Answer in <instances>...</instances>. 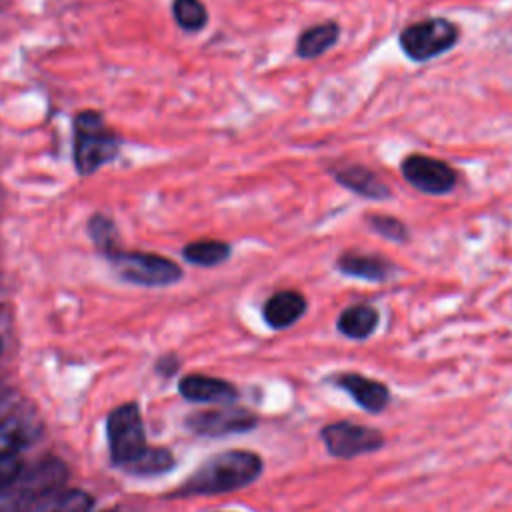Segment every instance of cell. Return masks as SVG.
<instances>
[{
    "mask_svg": "<svg viewBox=\"0 0 512 512\" xmlns=\"http://www.w3.org/2000/svg\"><path fill=\"white\" fill-rule=\"evenodd\" d=\"M262 472V460L254 452L230 450L208 458L180 488L184 496L220 494L254 482Z\"/></svg>",
    "mask_w": 512,
    "mask_h": 512,
    "instance_id": "cell-1",
    "label": "cell"
},
{
    "mask_svg": "<svg viewBox=\"0 0 512 512\" xmlns=\"http://www.w3.org/2000/svg\"><path fill=\"white\" fill-rule=\"evenodd\" d=\"M460 30L446 18H428L414 22L400 32L402 52L416 62L436 58L456 46Z\"/></svg>",
    "mask_w": 512,
    "mask_h": 512,
    "instance_id": "cell-2",
    "label": "cell"
},
{
    "mask_svg": "<svg viewBox=\"0 0 512 512\" xmlns=\"http://www.w3.org/2000/svg\"><path fill=\"white\" fill-rule=\"evenodd\" d=\"M64 474V466L56 460H50L36 466L24 478L18 476L8 488L0 490V512H28V508L38 498L58 488Z\"/></svg>",
    "mask_w": 512,
    "mask_h": 512,
    "instance_id": "cell-3",
    "label": "cell"
},
{
    "mask_svg": "<svg viewBox=\"0 0 512 512\" xmlns=\"http://www.w3.org/2000/svg\"><path fill=\"white\" fill-rule=\"evenodd\" d=\"M116 154V140L102 128L100 116L84 112L76 120L74 162L80 174H90Z\"/></svg>",
    "mask_w": 512,
    "mask_h": 512,
    "instance_id": "cell-4",
    "label": "cell"
},
{
    "mask_svg": "<svg viewBox=\"0 0 512 512\" xmlns=\"http://www.w3.org/2000/svg\"><path fill=\"white\" fill-rule=\"evenodd\" d=\"M116 272L134 284L142 286H166L180 280L182 270L172 260L146 254V252H112L110 254Z\"/></svg>",
    "mask_w": 512,
    "mask_h": 512,
    "instance_id": "cell-5",
    "label": "cell"
},
{
    "mask_svg": "<svg viewBox=\"0 0 512 512\" xmlns=\"http://www.w3.org/2000/svg\"><path fill=\"white\" fill-rule=\"evenodd\" d=\"M110 456L116 464L134 462L144 450V428L136 404H124L108 416Z\"/></svg>",
    "mask_w": 512,
    "mask_h": 512,
    "instance_id": "cell-6",
    "label": "cell"
},
{
    "mask_svg": "<svg viewBox=\"0 0 512 512\" xmlns=\"http://www.w3.org/2000/svg\"><path fill=\"white\" fill-rule=\"evenodd\" d=\"M400 170L408 184L426 194H448L456 184V172L452 166L438 158L412 154L402 160Z\"/></svg>",
    "mask_w": 512,
    "mask_h": 512,
    "instance_id": "cell-7",
    "label": "cell"
},
{
    "mask_svg": "<svg viewBox=\"0 0 512 512\" xmlns=\"http://www.w3.org/2000/svg\"><path fill=\"white\" fill-rule=\"evenodd\" d=\"M322 440L330 454L340 458L358 456L364 452L378 450L384 442L382 434L374 428L352 424V422H336L322 430Z\"/></svg>",
    "mask_w": 512,
    "mask_h": 512,
    "instance_id": "cell-8",
    "label": "cell"
},
{
    "mask_svg": "<svg viewBox=\"0 0 512 512\" xmlns=\"http://www.w3.org/2000/svg\"><path fill=\"white\" fill-rule=\"evenodd\" d=\"M188 428L196 434L204 436H224L246 432L256 424V418L242 408H224V410H208L196 412L188 418Z\"/></svg>",
    "mask_w": 512,
    "mask_h": 512,
    "instance_id": "cell-9",
    "label": "cell"
},
{
    "mask_svg": "<svg viewBox=\"0 0 512 512\" xmlns=\"http://www.w3.org/2000/svg\"><path fill=\"white\" fill-rule=\"evenodd\" d=\"M336 266L340 272L348 276L370 280V282H386L394 274V264L378 254L346 252L338 258Z\"/></svg>",
    "mask_w": 512,
    "mask_h": 512,
    "instance_id": "cell-10",
    "label": "cell"
},
{
    "mask_svg": "<svg viewBox=\"0 0 512 512\" xmlns=\"http://www.w3.org/2000/svg\"><path fill=\"white\" fill-rule=\"evenodd\" d=\"M306 312V300L296 290H282L270 296L264 304V320L270 328H288Z\"/></svg>",
    "mask_w": 512,
    "mask_h": 512,
    "instance_id": "cell-11",
    "label": "cell"
},
{
    "mask_svg": "<svg viewBox=\"0 0 512 512\" xmlns=\"http://www.w3.org/2000/svg\"><path fill=\"white\" fill-rule=\"evenodd\" d=\"M180 394L194 402H230L238 396L236 388L230 382L202 374H190L182 378Z\"/></svg>",
    "mask_w": 512,
    "mask_h": 512,
    "instance_id": "cell-12",
    "label": "cell"
},
{
    "mask_svg": "<svg viewBox=\"0 0 512 512\" xmlns=\"http://www.w3.org/2000/svg\"><path fill=\"white\" fill-rule=\"evenodd\" d=\"M338 386L368 412H380L388 404V388L362 374H342L338 378Z\"/></svg>",
    "mask_w": 512,
    "mask_h": 512,
    "instance_id": "cell-13",
    "label": "cell"
},
{
    "mask_svg": "<svg viewBox=\"0 0 512 512\" xmlns=\"http://www.w3.org/2000/svg\"><path fill=\"white\" fill-rule=\"evenodd\" d=\"M334 178L344 188L370 198V200H384L390 198V188L366 166H346L334 172Z\"/></svg>",
    "mask_w": 512,
    "mask_h": 512,
    "instance_id": "cell-14",
    "label": "cell"
},
{
    "mask_svg": "<svg viewBox=\"0 0 512 512\" xmlns=\"http://www.w3.org/2000/svg\"><path fill=\"white\" fill-rule=\"evenodd\" d=\"M340 36V26L334 22H322L304 30L296 42V54L300 58H318L326 50H330Z\"/></svg>",
    "mask_w": 512,
    "mask_h": 512,
    "instance_id": "cell-15",
    "label": "cell"
},
{
    "mask_svg": "<svg viewBox=\"0 0 512 512\" xmlns=\"http://www.w3.org/2000/svg\"><path fill=\"white\" fill-rule=\"evenodd\" d=\"M376 324H378V312L368 304H356V306L346 308L338 316V322H336L338 330L344 336L354 338V340L370 336L374 332Z\"/></svg>",
    "mask_w": 512,
    "mask_h": 512,
    "instance_id": "cell-16",
    "label": "cell"
},
{
    "mask_svg": "<svg viewBox=\"0 0 512 512\" xmlns=\"http://www.w3.org/2000/svg\"><path fill=\"white\" fill-rule=\"evenodd\" d=\"M232 248L222 240H198L184 246L182 256L196 266H216L228 260Z\"/></svg>",
    "mask_w": 512,
    "mask_h": 512,
    "instance_id": "cell-17",
    "label": "cell"
},
{
    "mask_svg": "<svg viewBox=\"0 0 512 512\" xmlns=\"http://www.w3.org/2000/svg\"><path fill=\"white\" fill-rule=\"evenodd\" d=\"M92 498L82 490H64L48 500H44L36 512H88Z\"/></svg>",
    "mask_w": 512,
    "mask_h": 512,
    "instance_id": "cell-18",
    "label": "cell"
},
{
    "mask_svg": "<svg viewBox=\"0 0 512 512\" xmlns=\"http://www.w3.org/2000/svg\"><path fill=\"white\" fill-rule=\"evenodd\" d=\"M172 12L180 28L190 32L204 28L208 20V12L200 0H174Z\"/></svg>",
    "mask_w": 512,
    "mask_h": 512,
    "instance_id": "cell-19",
    "label": "cell"
},
{
    "mask_svg": "<svg viewBox=\"0 0 512 512\" xmlns=\"http://www.w3.org/2000/svg\"><path fill=\"white\" fill-rule=\"evenodd\" d=\"M172 466V454L164 448H146L128 468L136 474H158Z\"/></svg>",
    "mask_w": 512,
    "mask_h": 512,
    "instance_id": "cell-20",
    "label": "cell"
},
{
    "mask_svg": "<svg viewBox=\"0 0 512 512\" xmlns=\"http://www.w3.org/2000/svg\"><path fill=\"white\" fill-rule=\"evenodd\" d=\"M26 442V428L16 418L0 420V456H14Z\"/></svg>",
    "mask_w": 512,
    "mask_h": 512,
    "instance_id": "cell-21",
    "label": "cell"
},
{
    "mask_svg": "<svg viewBox=\"0 0 512 512\" xmlns=\"http://www.w3.org/2000/svg\"><path fill=\"white\" fill-rule=\"evenodd\" d=\"M368 226L382 238L392 240V242H406L408 240V230L402 220L386 214H370L368 216Z\"/></svg>",
    "mask_w": 512,
    "mask_h": 512,
    "instance_id": "cell-22",
    "label": "cell"
},
{
    "mask_svg": "<svg viewBox=\"0 0 512 512\" xmlns=\"http://www.w3.org/2000/svg\"><path fill=\"white\" fill-rule=\"evenodd\" d=\"M22 464L16 456H0V490L8 488L20 476Z\"/></svg>",
    "mask_w": 512,
    "mask_h": 512,
    "instance_id": "cell-23",
    "label": "cell"
},
{
    "mask_svg": "<svg viewBox=\"0 0 512 512\" xmlns=\"http://www.w3.org/2000/svg\"><path fill=\"white\" fill-rule=\"evenodd\" d=\"M0 346H2V344H0Z\"/></svg>",
    "mask_w": 512,
    "mask_h": 512,
    "instance_id": "cell-24",
    "label": "cell"
}]
</instances>
